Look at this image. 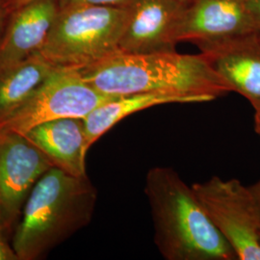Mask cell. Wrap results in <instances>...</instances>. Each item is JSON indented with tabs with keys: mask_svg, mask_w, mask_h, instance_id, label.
<instances>
[{
	"mask_svg": "<svg viewBox=\"0 0 260 260\" xmlns=\"http://www.w3.org/2000/svg\"><path fill=\"white\" fill-rule=\"evenodd\" d=\"M112 98L87 83L77 68L57 67L25 103L0 121V130L23 134L47 121L84 119Z\"/></svg>",
	"mask_w": 260,
	"mask_h": 260,
	"instance_id": "5",
	"label": "cell"
},
{
	"mask_svg": "<svg viewBox=\"0 0 260 260\" xmlns=\"http://www.w3.org/2000/svg\"><path fill=\"white\" fill-rule=\"evenodd\" d=\"M231 92L260 106V40L258 33L197 45Z\"/></svg>",
	"mask_w": 260,
	"mask_h": 260,
	"instance_id": "10",
	"label": "cell"
},
{
	"mask_svg": "<svg viewBox=\"0 0 260 260\" xmlns=\"http://www.w3.org/2000/svg\"><path fill=\"white\" fill-rule=\"evenodd\" d=\"M154 243L168 260H235L237 255L211 222L193 190L172 168L154 167L146 177Z\"/></svg>",
	"mask_w": 260,
	"mask_h": 260,
	"instance_id": "2",
	"label": "cell"
},
{
	"mask_svg": "<svg viewBox=\"0 0 260 260\" xmlns=\"http://www.w3.org/2000/svg\"><path fill=\"white\" fill-rule=\"evenodd\" d=\"M192 188L237 259L260 260V212L250 188L238 179L219 177Z\"/></svg>",
	"mask_w": 260,
	"mask_h": 260,
	"instance_id": "6",
	"label": "cell"
},
{
	"mask_svg": "<svg viewBox=\"0 0 260 260\" xmlns=\"http://www.w3.org/2000/svg\"><path fill=\"white\" fill-rule=\"evenodd\" d=\"M249 188H250L251 194H252L254 200H255V202H256V205L258 206V209H259L260 212V180L258 182H256L255 184L250 186Z\"/></svg>",
	"mask_w": 260,
	"mask_h": 260,
	"instance_id": "19",
	"label": "cell"
},
{
	"mask_svg": "<svg viewBox=\"0 0 260 260\" xmlns=\"http://www.w3.org/2000/svg\"><path fill=\"white\" fill-rule=\"evenodd\" d=\"M40 52L0 70V121L34 93L56 70Z\"/></svg>",
	"mask_w": 260,
	"mask_h": 260,
	"instance_id": "14",
	"label": "cell"
},
{
	"mask_svg": "<svg viewBox=\"0 0 260 260\" xmlns=\"http://www.w3.org/2000/svg\"><path fill=\"white\" fill-rule=\"evenodd\" d=\"M31 1L33 0H0V6L8 16L14 11L21 8L22 6L30 3Z\"/></svg>",
	"mask_w": 260,
	"mask_h": 260,
	"instance_id": "17",
	"label": "cell"
},
{
	"mask_svg": "<svg viewBox=\"0 0 260 260\" xmlns=\"http://www.w3.org/2000/svg\"><path fill=\"white\" fill-rule=\"evenodd\" d=\"M259 244H260V232H259Z\"/></svg>",
	"mask_w": 260,
	"mask_h": 260,
	"instance_id": "24",
	"label": "cell"
},
{
	"mask_svg": "<svg viewBox=\"0 0 260 260\" xmlns=\"http://www.w3.org/2000/svg\"><path fill=\"white\" fill-rule=\"evenodd\" d=\"M177 1L180 2V3H182V4H185V5H187V4H188V3H190L192 0H177Z\"/></svg>",
	"mask_w": 260,
	"mask_h": 260,
	"instance_id": "22",
	"label": "cell"
},
{
	"mask_svg": "<svg viewBox=\"0 0 260 260\" xmlns=\"http://www.w3.org/2000/svg\"><path fill=\"white\" fill-rule=\"evenodd\" d=\"M8 233L0 225V260H19Z\"/></svg>",
	"mask_w": 260,
	"mask_h": 260,
	"instance_id": "16",
	"label": "cell"
},
{
	"mask_svg": "<svg viewBox=\"0 0 260 260\" xmlns=\"http://www.w3.org/2000/svg\"><path fill=\"white\" fill-rule=\"evenodd\" d=\"M7 14L4 12V10L2 9V7L0 6V38L2 35V32L5 27V23L7 20Z\"/></svg>",
	"mask_w": 260,
	"mask_h": 260,
	"instance_id": "21",
	"label": "cell"
},
{
	"mask_svg": "<svg viewBox=\"0 0 260 260\" xmlns=\"http://www.w3.org/2000/svg\"><path fill=\"white\" fill-rule=\"evenodd\" d=\"M96 190L89 177L50 168L24 205L12 244L19 260H37L85 228L93 218Z\"/></svg>",
	"mask_w": 260,
	"mask_h": 260,
	"instance_id": "3",
	"label": "cell"
},
{
	"mask_svg": "<svg viewBox=\"0 0 260 260\" xmlns=\"http://www.w3.org/2000/svg\"><path fill=\"white\" fill-rule=\"evenodd\" d=\"M127 7L78 4L60 7L39 51L56 67L82 68L119 50Z\"/></svg>",
	"mask_w": 260,
	"mask_h": 260,
	"instance_id": "4",
	"label": "cell"
},
{
	"mask_svg": "<svg viewBox=\"0 0 260 260\" xmlns=\"http://www.w3.org/2000/svg\"><path fill=\"white\" fill-rule=\"evenodd\" d=\"M259 33L246 0H192L185 6L177 42L203 43Z\"/></svg>",
	"mask_w": 260,
	"mask_h": 260,
	"instance_id": "9",
	"label": "cell"
},
{
	"mask_svg": "<svg viewBox=\"0 0 260 260\" xmlns=\"http://www.w3.org/2000/svg\"><path fill=\"white\" fill-rule=\"evenodd\" d=\"M185 6L177 0H133L119 50L138 54L176 50Z\"/></svg>",
	"mask_w": 260,
	"mask_h": 260,
	"instance_id": "8",
	"label": "cell"
},
{
	"mask_svg": "<svg viewBox=\"0 0 260 260\" xmlns=\"http://www.w3.org/2000/svg\"><path fill=\"white\" fill-rule=\"evenodd\" d=\"M133 0H60V7L78 4H93L113 7H127Z\"/></svg>",
	"mask_w": 260,
	"mask_h": 260,
	"instance_id": "15",
	"label": "cell"
},
{
	"mask_svg": "<svg viewBox=\"0 0 260 260\" xmlns=\"http://www.w3.org/2000/svg\"><path fill=\"white\" fill-rule=\"evenodd\" d=\"M201 100L172 93H133L113 96L83 119L87 146L93 144L121 120L137 112L169 103H201Z\"/></svg>",
	"mask_w": 260,
	"mask_h": 260,
	"instance_id": "13",
	"label": "cell"
},
{
	"mask_svg": "<svg viewBox=\"0 0 260 260\" xmlns=\"http://www.w3.org/2000/svg\"><path fill=\"white\" fill-rule=\"evenodd\" d=\"M84 80L106 95L172 93L209 103L231 92L202 53H126L118 50L77 68Z\"/></svg>",
	"mask_w": 260,
	"mask_h": 260,
	"instance_id": "1",
	"label": "cell"
},
{
	"mask_svg": "<svg viewBox=\"0 0 260 260\" xmlns=\"http://www.w3.org/2000/svg\"><path fill=\"white\" fill-rule=\"evenodd\" d=\"M251 18L260 32V0H246Z\"/></svg>",
	"mask_w": 260,
	"mask_h": 260,
	"instance_id": "18",
	"label": "cell"
},
{
	"mask_svg": "<svg viewBox=\"0 0 260 260\" xmlns=\"http://www.w3.org/2000/svg\"><path fill=\"white\" fill-rule=\"evenodd\" d=\"M52 167L23 135L0 130V225L11 237L32 189Z\"/></svg>",
	"mask_w": 260,
	"mask_h": 260,
	"instance_id": "7",
	"label": "cell"
},
{
	"mask_svg": "<svg viewBox=\"0 0 260 260\" xmlns=\"http://www.w3.org/2000/svg\"><path fill=\"white\" fill-rule=\"evenodd\" d=\"M59 10L60 0H33L8 15L0 38V70L41 50Z\"/></svg>",
	"mask_w": 260,
	"mask_h": 260,
	"instance_id": "11",
	"label": "cell"
},
{
	"mask_svg": "<svg viewBox=\"0 0 260 260\" xmlns=\"http://www.w3.org/2000/svg\"><path fill=\"white\" fill-rule=\"evenodd\" d=\"M254 129L260 137V106L254 109Z\"/></svg>",
	"mask_w": 260,
	"mask_h": 260,
	"instance_id": "20",
	"label": "cell"
},
{
	"mask_svg": "<svg viewBox=\"0 0 260 260\" xmlns=\"http://www.w3.org/2000/svg\"><path fill=\"white\" fill-rule=\"evenodd\" d=\"M258 37H259V40H260V32H259V33H258Z\"/></svg>",
	"mask_w": 260,
	"mask_h": 260,
	"instance_id": "23",
	"label": "cell"
},
{
	"mask_svg": "<svg viewBox=\"0 0 260 260\" xmlns=\"http://www.w3.org/2000/svg\"><path fill=\"white\" fill-rule=\"evenodd\" d=\"M40 149L53 167L86 177L87 146L83 119L64 118L39 124L21 134Z\"/></svg>",
	"mask_w": 260,
	"mask_h": 260,
	"instance_id": "12",
	"label": "cell"
}]
</instances>
